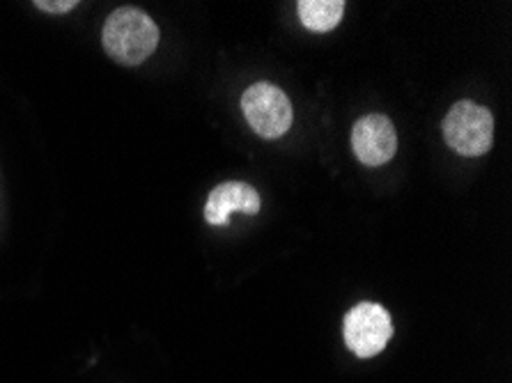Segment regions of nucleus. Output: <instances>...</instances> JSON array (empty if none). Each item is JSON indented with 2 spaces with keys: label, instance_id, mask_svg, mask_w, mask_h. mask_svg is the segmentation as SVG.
Listing matches in <instances>:
<instances>
[{
  "label": "nucleus",
  "instance_id": "obj_1",
  "mask_svg": "<svg viewBox=\"0 0 512 383\" xmlns=\"http://www.w3.org/2000/svg\"><path fill=\"white\" fill-rule=\"evenodd\" d=\"M102 44L108 56L120 65H141L157 51L159 28L138 7H118L108 14L102 30Z\"/></svg>",
  "mask_w": 512,
  "mask_h": 383
},
{
  "label": "nucleus",
  "instance_id": "obj_2",
  "mask_svg": "<svg viewBox=\"0 0 512 383\" xmlns=\"http://www.w3.org/2000/svg\"><path fill=\"white\" fill-rule=\"evenodd\" d=\"M444 138L451 150L462 156L490 152L494 143V117L490 108L462 99L444 117Z\"/></svg>",
  "mask_w": 512,
  "mask_h": 383
},
{
  "label": "nucleus",
  "instance_id": "obj_3",
  "mask_svg": "<svg viewBox=\"0 0 512 383\" xmlns=\"http://www.w3.org/2000/svg\"><path fill=\"white\" fill-rule=\"evenodd\" d=\"M242 111L260 138L274 140L292 127V104L281 88L271 83H253L242 95Z\"/></svg>",
  "mask_w": 512,
  "mask_h": 383
},
{
  "label": "nucleus",
  "instance_id": "obj_4",
  "mask_svg": "<svg viewBox=\"0 0 512 383\" xmlns=\"http://www.w3.org/2000/svg\"><path fill=\"white\" fill-rule=\"evenodd\" d=\"M345 345L359 358L382 354L393 338V322L389 310L379 303L363 301L345 315L343 322Z\"/></svg>",
  "mask_w": 512,
  "mask_h": 383
},
{
  "label": "nucleus",
  "instance_id": "obj_5",
  "mask_svg": "<svg viewBox=\"0 0 512 383\" xmlns=\"http://www.w3.org/2000/svg\"><path fill=\"white\" fill-rule=\"evenodd\" d=\"M352 150L356 159L370 168L389 163L398 150V134L386 115H366L352 129Z\"/></svg>",
  "mask_w": 512,
  "mask_h": 383
},
{
  "label": "nucleus",
  "instance_id": "obj_6",
  "mask_svg": "<svg viewBox=\"0 0 512 383\" xmlns=\"http://www.w3.org/2000/svg\"><path fill=\"white\" fill-rule=\"evenodd\" d=\"M260 193L251 184L244 182H223L209 193L205 205V221L209 225H228L232 211L255 216L260 211Z\"/></svg>",
  "mask_w": 512,
  "mask_h": 383
},
{
  "label": "nucleus",
  "instance_id": "obj_7",
  "mask_svg": "<svg viewBox=\"0 0 512 383\" xmlns=\"http://www.w3.org/2000/svg\"><path fill=\"white\" fill-rule=\"evenodd\" d=\"M299 19L310 33H329L345 14L343 0H299Z\"/></svg>",
  "mask_w": 512,
  "mask_h": 383
},
{
  "label": "nucleus",
  "instance_id": "obj_8",
  "mask_svg": "<svg viewBox=\"0 0 512 383\" xmlns=\"http://www.w3.org/2000/svg\"><path fill=\"white\" fill-rule=\"evenodd\" d=\"M35 7L49 14H67L72 12L74 7H79V3H76V0H58V3H51V0H37Z\"/></svg>",
  "mask_w": 512,
  "mask_h": 383
}]
</instances>
